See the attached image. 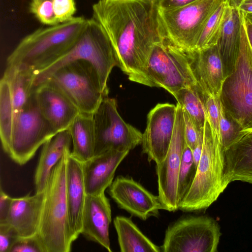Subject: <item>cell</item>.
<instances>
[{"instance_id": "e0dca14e", "label": "cell", "mask_w": 252, "mask_h": 252, "mask_svg": "<svg viewBox=\"0 0 252 252\" xmlns=\"http://www.w3.org/2000/svg\"><path fill=\"white\" fill-rule=\"evenodd\" d=\"M35 95L42 114L57 133L67 130L80 113L65 94L48 82L36 87Z\"/></svg>"}, {"instance_id": "d4e9b609", "label": "cell", "mask_w": 252, "mask_h": 252, "mask_svg": "<svg viewBox=\"0 0 252 252\" xmlns=\"http://www.w3.org/2000/svg\"><path fill=\"white\" fill-rule=\"evenodd\" d=\"M71 142L67 129L57 133L43 145L34 177L36 192L44 190L53 168L70 148Z\"/></svg>"}, {"instance_id": "7bdbcfd3", "label": "cell", "mask_w": 252, "mask_h": 252, "mask_svg": "<svg viewBox=\"0 0 252 252\" xmlns=\"http://www.w3.org/2000/svg\"><path fill=\"white\" fill-rule=\"evenodd\" d=\"M244 15H245V17L247 19H249L252 23V13L246 14H244Z\"/></svg>"}, {"instance_id": "d6986e66", "label": "cell", "mask_w": 252, "mask_h": 252, "mask_svg": "<svg viewBox=\"0 0 252 252\" xmlns=\"http://www.w3.org/2000/svg\"><path fill=\"white\" fill-rule=\"evenodd\" d=\"M188 53L198 85L204 93L215 97H220L225 77L217 44Z\"/></svg>"}, {"instance_id": "3957f363", "label": "cell", "mask_w": 252, "mask_h": 252, "mask_svg": "<svg viewBox=\"0 0 252 252\" xmlns=\"http://www.w3.org/2000/svg\"><path fill=\"white\" fill-rule=\"evenodd\" d=\"M70 148L53 168L44 189L36 237L43 252H69L73 242L66 193V163Z\"/></svg>"}, {"instance_id": "f1b7e54d", "label": "cell", "mask_w": 252, "mask_h": 252, "mask_svg": "<svg viewBox=\"0 0 252 252\" xmlns=\"http://www.w3.org/2000/svg\"><path fill=\"white\" fill-rule=\"evenodd\" d=\"M230 0H223L208 18L196 44L194 51L217 44Z\"/></svg>"}, {"instance_id": "4dcf8cb0", "label": "cell", "mask_w": 252, "mask_h": 252, "mask_svg": "<svg viewBox=\"0 0 252 252\" xmlns=\"http://www.w3.org/2000/svg\"><path fill=\"white\" fill-rule=\"evenodd\" d=\"M242 131L241 126L226 113L220 99L219 137L223 150L234 143Z\"/></svg>"}, {"instance_id": "2e32d148", "label": "cell", "mask_w": 252, "mask_h": 252, "mask_svg": "<svg viewBox=\"0 0 252 252\" xmlns=\"http://www.w3.org/2000/svg\"><path fill=\"white\" fill-rule=\"evenodd\" d=\"M108 192L120 208L143 220L158 216L159 211L163 209L158 195H154L131 177L117 176Z\"/></svg>"}, {"instance_id": "9a60e30c", "label": "cell", "mask_w": 252, "mask_h": 252, "mask_svg": "<svg viewBox=\"0 0 252 252\" xmlns=\"http://www.w3.org/2000/svg\"><path fill=\"white\" fill-rule=\"evenodd\" d=\"M176 115V105L158 103L147 116V126L143 134L142 153L149 162H161L165 158L172 139Z\"/></svg>"}, {"instance_id": "484cf974", "label": "cell", "mask_w": 252, "mask_h": 252, "mask_svg": "<svg viewBox=\"0 0 252 252\" xmlns=\"http://www.w3.org/2000/svg\"><path fill=\"white\" fill-rule=\"evenodd\" d=\"M68 130L73 145L71 155L82 162L94 157L95 137L93 114L80 113Z\"/></svg>"}, {"instance_id": "8fae6325", "label": "cell", "mask_w": 252, "mask_h": 252, "mask_svg": "<svg viewBox=\"0 0 252 252\" xmlns=\"http://www.w3.org/2000/svg\"><path fill=\"white\" fill-rule=\"evenodd\" d=\"M220 236V227L212 218L186 216L169 225L161 252H216Z\"/></svg>"}, {"instance_id": "7a4b0ae2", "label": "cell", "mask_w": 252, "mask_h": 252, "mask_svg": "<svg viewBox=\"0 0 252 252\" xmlns=\"http://www.w3.org/2000/svg\"><path fill=\"white\" fill-rule=\"evenodd\" d=\"M88 19L70 21L38 29L25 36L7 59V65L36 74L64 56L74 45Z\"/></svg>"}, {"instance_id": "8992f818", "label": "cell", "mask_w": 252, "mask_h": 252, "mask_svg": "<svg viewBox=\"0 0 252 252\" xmlns=\"http://www.w3.org/2000/svg\"><path fill=\"white\" fill-rule=\"evenodd\" d=\"M244 14L239 53L232 72L225 79L220 99L226 113L242 127L252 130V48L249 41Z\"/></svg>"}, {"instance_id": "d6a6232c", "label": "cell", "mask_w": 252, "mask_h": 252, "mask_svg": "<svg viewBox=\"0 0 252 252\" xmlns=\"http://www.w3.org/2000/svg\"><path fill=\"white\" fill-rule=\"evenodd\" d=\"M203 95L207 119L213 132L219 137L220 97H215L203 92Z\"/></svg>"}, {"instance_id": "6da1fadb", "label": "cell", "mask_w": 252, "mask_h": 252, "mask_svg": "<svg viewBox=\"0 0 252 252\" xmlns=\"http://www.w3.org/2000/svg\"><path fill=\"white\" fill-rule=\"evenodd\" d=\"M92 10L115 48L117 66L129 80L151 87L148 63L154 45L163 39L152 0H98Z\"/></svg>"}, {"instance_id": "d590c367", "label": "cell", "mask_w": 252, "mask_h": 252, "mask_svg": "<svg viewBox=\"0 0 252 252\" xmlns=\"http://www.w3.org/2000/svg\"><path fill=\"white\" fill-rule=\"evenodd\" d=\"M9 252H43L36 236L18 238Z\"/></svg>"}, {"instance_id": "7c38bea8", "label": "cell", "mask_w": 252, "mask_h": 252, "mask_svg": "<svg viewBox=\"0 0 252 252\" xmlns=\"http://www.w3.org/2000/svg\"><path fill=\"white\" fill-rule=\"evenodd\" d=\"M93 119L94 156L111 150L130 151L141 144L143 134L122 119L114 98L104 97L93 113Z\"/></svg>"}, {"instance_id": "52a82bcc", "label": "cell", "mask_w": 252, "mask_h": 252, "mask_svg": "<svg viewBox=\"0 0 252 252\" xmlns=\"http://www.w3.org/2000/svg\"><path fill=\"white\" fill-rule=\"evenodd\" d=\"M222 0H197L180 8H156L162 38L186 52L194 51L208 18Z\"/></svg>"}, {"instance_id": "e575fe53", "label": "cell", "mask_w": 252, "mask_h": 252, "mask_svg": "<svg viewBox=\"0 0 252 252\" xmlns=\"http://www.w3.org/2000/svg\"><path fill=\"white\" fill-rule=\"evenodd\" d=\"M53 2L54 14L59 24L74 17L76 10L75 0H53Z\"/></svg>"}, {"instance_id": "30bf717a", "label": "cell", "mask_w": 252, "mask_h": 252, "mask_svg": "<svg viewBox=\"0 0 252 252\" xmlns=\"http://www.w3.org/2000/svg\"><path fill=\"white\" fill-rule=\"evenodd\" d=\"M147 74L151 87H161L172 95L179 90L197 84L188 52L166 39L154 45L148 63Z\"/></svg>"}, {"instance_id": "8d00e7d4", "label": "cell", "mask_w": 252, "mask_h": 252, "mask_svg": "<svg viewBox=\"0 0 252 252\" xmlns=\"http://www.w3.org/2000/svg\"><path fill=\"white\" fill-rule=\"evenodd\" d=\"M18 238L15 231L8 225L0 224V252H9Z\"/></svg>"}, {"instance_id": "f35d334b", "label": "cell", "mask_w": 252, "mask_h": 252, "mask_svg": "<svg viewBox=\"0 0 252 252\" xmlns=\"http://www.w3.org/2000/svg\"><path fill=\"white\" fill-rule=\"evenodd\" d=\"M12 198L7 194L0 188V224L6 220L10 207Z\"/></svg>"}, {"instance_id": "5bb4252c", "label": "cell", "mask_w": 252, "mask_h": 252, "mask_svg": "<svg viewBox=\"0 0 252 252\" xmlns=\"http://www.w3.org/2000/svg\"><path fill=\"white\" fill-rule=\"evenodd\" d=\"M185 125L181 106L176 104L173 133L164 159L156 164L158 196L163 210L175 212L179 210L178 178L181 159L186 146Z\"/></svg>"}, {"instance_id": "7402d4cb", "label": "cell", "mask_w": 252, "mask_h": 252, "mask_svg": "<svg viewBox=\"0 0 252 252\" xmlns=\"http://www.w3.org/2000/svg\"><path fill=\"white\" fill-rule=\"evenodd\" d=\"M66 193L69 221L73 242L81 234L82 217L86 197L83 162L69 153L66 163Z\"/></svg>"}, {"instance_id": "9c48e42d", "label": "cell", "mask_w": 252, "mask_h": 252, "mask_svg": "<svg viewBox=\"0 0 252 252\" xmlns=\"http://www.w3.org/2000/svg\"><path fill=\"white\" fill-rule=\"evenodd\" d=\"M56 134L39 109L34 90L13 121L6 153L17 164H25Z\"/></svg>"}, {"instance_id": "1f68e13d", "label": "cell", "mask_w": 252, "mask_h": 252, "mask_svg": "<svg viewBox=\"0 0 252 252\" xmlns=\"http://www.w3.org/2000/svg\"><path fill=\"white\" fill-rule=\"evenodd\" d=\"M29 9L43 24L50 26L59 24L54 14L53 0H31Z\"/></svg>"}, {"instance_id": "f546056e", "label": "cell", "mask_w": 252, "mask_h": 252, "mask_svg": "<svg viewBox=\"0 0 252 252\" xmlns=\"http://www.w3.org/2000/svg\"><path fill=\"white\" fill-rule=\"evenodd\" d=\"M196 171V167L194 162L192 151L186 145L181 159L178 178L179 206L191 187Z\"/></svg>"}, {"instance_id": "ab89813d", "label": "cell", "mask_w": 252, "mask_h": 252, "mask_svg": "<svg viewBox=\"0 0 252 252\" xmlns=\"http://www.w3.org/2000/svg\"><path fill=\"white\" fill-rule=\"evenodd\" d=\"M244 14L252 13V0H230Z\"/></svg>"}, {"instance_id": "836d02e7", "label": "cell", "mask_w": 252, "mask_h": 252, "mask_svg": "<svg viewBox=\"0 0 252 252\" xmlns=\"http://www.w3.org/2000/svg\"><path fill=\"white\" fill-rule=\"evenodd\" d=\"M182 109L184 120L186 144L192 150L203 140V130H199L187 112Z\"/></svg>"}, {"instance_id": "60d3db41", "label": "cell", "mask_w": 252, "mask_h": 252, "mask_svg": "<svg viewBox=\"0 0 252 252\" xmlns=\"http://www.w3.org/2000/svg\"><path fill=\"white\" fill-rule=\"evenodd\" d=\"M202 144L203 140L199 142L196 146L192 150H191L192 152L194 162L196 167V169L201 156Z\"/></svg>"}, {"instance_id": "ba28073f", "label": "cell", "mask_w": 252, "mask_h": 252, "mask_svg": "<svg viewBox=\"0 0 252 252\" xmlns=\"http://www.w3.org/2000/svg\"><path fill=\"white\" fill-rule=\"evenodd\" d=\"M45 82L60 89L80 113L93 114L108 94L103 88L95 68L85 60L66 63L55 71Z\"/></svg>"}, {"instance_id": "83f0119b", "label": "cell", "mask_w": 252, "mask_h": 252, "mask_svg": "<svg viewBox=\"0 0 252 252\" xmlns=\"http://www.w3.org/2000/svg\"><path fill=\"white\" fill-rule=\"evenodd\" d=\"M173 95L190 116L198 130L202 131L207 116L203 91L198 84L179 90Z\"/></svg>"}, {"instance_id": "277c9868", "label": "cell", "mask_w": 252, "mask_h": 252, "mask_svg": "<svg viewBox=\"0 0 252 252\" xmlns=\"http://www.w3.org/2000/svg\"><path fill=\"white\" fill-rule=\"evenodd\" d=\"M227 186L223 149L206 118L201 158L193 183L179 210L193 212L206 209L217 200Z\"/></svg>"}, {"instance_id": "ac0fdd59", "label": "cell", "mask_w": 252, "mask_h": 252, "mask_svg": "<svg viewBox=\"0 0 252 252\" xmlns=\"http://www.w3.org/2000/svg\"><path fill=\"white\" fill-rule=\"evenodd\" d=\"M112 220L109 200L104 193L86 195L82 217L81 234L109 252V225Z\"/></svg>"}, {"instance_id": "5b68a950", "label": "cell", "mask_w": 252, "mask_h": 252, "mask_svg": "<svg viewBox=\"0 0 252 252\" xmlns=\"http://www.w3.org/2000/svg\"><path fill=\"white\" fill-rule=\"evenodd\" d=\"M77 60H85L93 64L104 90L109 92L107 81L113 68L118 65L117 53L103 28L93 18L87 19L77 41L64 56L34 75V87L45 82L61 66Z\"/></svg>"}, {"instance_id": "603a6c76", "label": "cell", "mask_w": 252, "mask_h": 252, "mask_svg": "<svg viewBox=\"0 0 252 252\" xmlns=\"http://www.w3.org/2000/svg\"><path fill=\"white\" fill-rule=\"evenodd\" d=\"M223 155L226 184L236 181L252 184V130L243 131Z\"/></svg>"}, {"instance_id": "ffe728a7", "label": "cell", "mask_w": 252, "mask_h": 252, "mask_svg": "<svg viewBox=\"0 0 252 252\" xmlns=\"http://www.w3.org/2000/svg\"><path fill=\"white\" fill-rule=\"evenodd\" d=\"M130 151L111 150L83 162L87 195L104 193L113 181L115 172Z\"/></svg>"}, {"instance_id": "44dd1931", "label": "cell", "mask_w": 252, "mask_h": 252, "mask_svg": "<svg viewBox=\"0 0 252 252\" xmlns=\"http://www.w3.org/2000/svg\"><path fill=\"white\" fill-rule=\"evenodd\" d=\"M44 197V190L35 192L33 195L29 193L23 197L12 198L4 223L15 231L18 238L36 235Z\"/></svg>"}, {"instance_id": "4fadbf2b", "label": "cell", "mask_w": 252, "mask_h": 252, "mask_svg": "<svg viewBox=\"0 0 252 252\" xmlns=\"http://www.w3.org/2000/svg\"><path fill=\"white\" fill-rule=\"evenodd\" d=\"M34 77V73L30 71L7 65L0 80V136L5 152L13 121L35 89Z\"/></svg>"}, {"instance_id": "b9f144b4", "label": "cell", "mask_w": 252, "mask_h": 252, "mask_svg": "<svg viewBox=\"0 0 252 252\" xmlns=\"http://www.w3.org/2000/svg\"><path fill=\"white\" fill-rule=\"evenodd\" d=\"M244 24L247 37L252 48V23L244 16Z\"/></svg>"}, {"instance_id": "74e56055", "label": "cell", "mask_w": 252, "mask_h": 252, "mask_svg": "<svg viewBox=\"0 0 252 252\" xmlns=\"http://www.w3.org/2000/svg\"><path fill=\"white\" fill-rule=\"evenodd\" d=\"M197 0H152L157 9H171L180 8Z\"/></svg>"}, {"instance_id": "cb8c5ba5", "label": "cell", "mask_w": 252, "mask_h": 252, "mask_svg": "<svg viewBox=\"0 0 252 252\" xmlns=\"http://www.w3.org/2000/svg\"><path fill=\"white\" fill-rule=\"evenodd\" d=\"M243 15L230 0L217 43L225 78L232 72L237 59Z\"/></svg>"}, {"instance_id": "4316f807", "label": "cell", "mask_w": 252, "mask_h": 252, "mask_svg": "<svg viewBox=\"0 0 252 252\" xmlns=\"http://www.w3.org/2000/svg\"><path fill=\"white\" fill-rule=\"evenodd\" d=\"M121 252H160L161 247L152 242L130 218L116 217L113 220Z\"/></svg>"}]
</instances>
